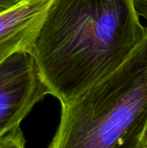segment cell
<instances>
[{"label":"cell","instance_id":"7","mask_svg":"<svg viewBox=\"0 0 147 148\" xmlns=\"http://www.w3.org/2000/svg\"><path fill=\"white\" fill-rule=\"evenodd\" d=\"M22 0H0V14L18 4Z\"/></svg>","mask_w":147,"mask_h":148},{"label":"cell","instance_id":"6","mask_svg":"<svg viewBox=\"0 0 147 148\" xmlns=\"http://www.w3.org/2000/svg\"><path fill=\"white\" fill-rule=\"evenodd\" d=\"M134 3L139 16L147 21V0H134Z\"/></svg>","mask_w":147,"mask_h":148},{"label":"cell","instance_id":"4","mask_svg":"<svg viewBox=\"0 0 147 148\" xmlns=\"http://www.w3.org/2000/svg\"><path fill=\"white\" fill-rule=\"evenodd\" d=\"M54 0H22L0 14V65L20 53H31Z\"/></svg>","mask_w":147,"mask_h":148},{"label":"cell","instance_id":"8","mask_svg":"<svg viewBox=\"0 0 147 148\" xmlns=\"http://www.w3.org/2000/svg\"><path fill=\"white\" fill-rule=\"evenodd\" d=\"M146 147L147 148V138H146Z\"/></svg>","mask_w":147,"mask_h":148},{"label":"cell","instance_id":"5","mask_svg":"<svg viewBox=\"0 0 147 148\" xmlns=\"http://www.w3.org/2000/svg\"><path fill=\"white\" fill-rule=\"evenodd\" d=\"M0 148H26L23 131L18 128L0 140Z\"/></svg>","mask_w":147,"mask_h":148},{"label":"cell","instance_id":"1","mask_svg":"<svg viewBox=\"0 0 147 148\" xmlns=\"http://www.w3.org/2000/svg\"><path fill=\"white\" fill-rule=\"evenodd\" d=\"M146 32L134 0H54L30 54L65 104L120 67Z\"/></svg>","mask_w":147,"mask_h":148},{"label":"cell","instance_id":"2","mask_svg":"<svg viewBox=\"0 0 147 148\" xmlns=\"http://www.w3.org/2000/svg\"><path fill=\"white\" fill-rule=\"evenodd\" d=\"M61 106L48 148H146L147 32L120 67Z\"/></svg>","mask_w":147,"mask_h":148},{"label":"cell","instance_id":"3","mask_svg":"<svg viewBox=\"0 0 147 148\" xmlns=\"http://www.w3.org/2000/svg\"><path fill=\"white\" fill-rule=\"evenodd\" d=\"M50 95L35 59L17 54L0 65V140L20 128L33 108Z\"/></svg>","mask_w":147,"mask_h":148}]
</instances>
